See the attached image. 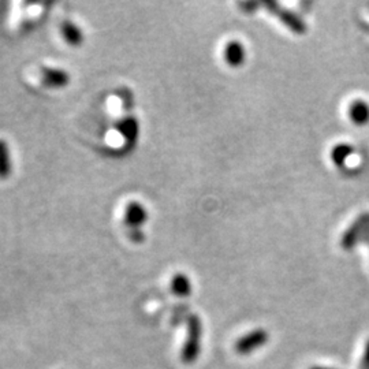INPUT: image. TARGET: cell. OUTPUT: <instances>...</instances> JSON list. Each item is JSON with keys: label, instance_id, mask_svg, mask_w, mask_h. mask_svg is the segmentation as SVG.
I'll list each match as a JSON object with an SVG mask.
<instances>
[{"label": "cell", "instance_id": "cell-1", "mask_svg": "<svg viewBox=\"0 0 369 369\" xmlns=\"http://www.w3.org/2000/svg\"><path fill=\"white\" fill-rule=\"evenodd\" d=\"M264 6L267 7V10L274 14L277 18H279L282 21V24L284 27H287L290 31H294L296 34H304L307 31V27L305 24L303 22L301 18H298L294 13L283 8L282 6H279L275 1H268V3H264Z\"/></svg>", "mask_w": 369, "mask_h": 369}, {"label": "cell", "instance_id": "cell-2", "mask_svg": "<svg viewBox=\"0 0 369 369\" xmlns=\"http://www.w3.org/2000/svg\"><path fill=\"white\" fill-rule=\"evenodd\" d=\"M267 340L268 334L264 330H254L247 335H244L243 338L238 339V342L236 343V350L240 354H250L264 346Z\"/></svg>", "mask_w": 369, "mask_h": 369}, {"label": "cell", "instance_id": "cell-3", "mask_svg": "<svg viewBox=\"0 0 369 369\" xmlns=\"http://www.w3.org/2000/svg\"><path fill=\"white\" fill-rule=\"evenodd\" d=\"M369 224V215L360 216L347 230L346 233L342 236V240H340V245L343 249H352L353 246L356 245L357 240L360 238V236L363 234V231L368 227Z\"/></svg>", "mask_w": 369, "mask_h": 369}, {"label": "cell", "instance_id": "cell-4", "mask_svg": "<svg viewBox=\"0 0 369 369\" xmlns=\"http://www.w3.org/2000/svg\"><path fill=\"white\" fill-rule=\"evenodd\" d=\"M41 78L45 85L52 88H63L70 82V75L67 71L50 66L41 67Z\"/></svg>", "mask_w": 369, "mask_h": 369}, {"label": "cell", "instance_id": "cell-5", "mask_svg": "<svg viewBox=\"0 0 369 369\" xmlns=\"http://www.w3.org/2000/svg\"><path fill=\"white\" fill-rule=\"evenodd\" d=\"M224 59L226 62L233 66L238 67L245 62V48L240 41H230L226 48H224Z\"/></svg>", "mask_w": 369, "mask_h": 369}, {"label": "cell", "instance_id": "cell-6", "mask_svg": "<svg viewBox=\"0 0 369 369\" xmlns=\"http://www.w3.org/2000/svg\"><path fill=\"white\" fill-rule=\"evenodd\" d=\"M349 117L357 126L369 123V104L364 100H356L349 107Z\"/></svg>", "mask_w": 369, "mask_h": 369}, {"label": "cell", "instance_id": "cell-7", "mask_svg": "<svg viewBox=\"0 0 369 369\" xmlns=\"http://www.w3.org/2000/svg\"><path fill=\"white\" fill-rule=\"evenodd\" d=\"M62 34L64 40L68 43V45H73V47H78L84 41V34L81 29L68 20L63 21L62 24Z\"/></svg>", "mask_w": 369, "mask_h": 369}, {"label": "cell", "instance_id": "cell-8", "mask_svg": "<svg viewBox=\"0 0 369 369\" xmlns=\"http://www.w3.org/2000/svg\"><path fill=\"white\" fill-rule=\"evenodd\" d=\"M11 171H13V164H11L10 147L6 140L0 138V181L8 180Z\"/></svg>", "mask_w": 369, "mask_h": 369}, {"label": "cell", "instance_id": "cell-9", "mask_svg": "<svg viewBox=\"0 0 369 369\" xmlns=\"http://www.w3.org/2000/svg\"><path fill=\"white\" fill-rule=\"evenodd\" d=\"M126 222L133 226V227H138L140 224H143L147 219V211L145 208L140 204V203H130L126 208Z\"/></svg>", "mask_w": 369, "mask_h": 369}, {"label": "cell", "instance_id": "cell-10", "mask_svg": "<svg viewBox=\"0 0 369 369\" xmlns=\"http://www.w3.org/2000/svg\"><path fill=\"white\" fill-rule=\"evenodd\" d=\"M118 130L122 133L126 140L134 141L138 136V123L134 118H124L118 123Z\"/></svg>", "mask_w": 369, "mask_h": 369}, {"label": "cell", "instance_id": "cell-11", "mask_svg": "<svg viewBox=\"0 0 369 369\" xmlns=\"http://www.w3.org/2000/svg\"><path fill=\"white\" fill-rule=\"evenodd\" d=\"M352 154L353 148L349 144H338L331 150V160L335 166L342 167Z\"/></svg>", "mask_w": 369, "mask_h": 369}, {"label": "cell", "instance_id": "cell-12", "mask_svg": "<svg viewBox=\"0 0 369 369\" xmlns=\"http://www.w3.org/2000/svg\"><path fill=\"white\" fill-rule=\"evenodd\" d=\"M173 290L175 294L184 297L190 293L191 290V284H190V280L187 277L182 275V274H178L177 277H174L173 279Z\"/></svg>", "mask_w": 369, "mask_h": 369}, {"label": "cell", "instance_id": "cell-13", "mask_svg": "<svg viewBox=\"0 0 369 369\" xmlns=\"http://www.w3.org/2000/svg\"><path fill=\"white\" fill-rule=\"evenodd\" d=\"M360 369H369V340L366 343V347H364V353H363V357L360 361Z\"/></svg>", "mask_w": 369, "mask_h": 369}, {"label": "cell", "instance_id": "cell-14", "mask_svg": "<svg viewBox=\"0 0 369 369\" xmlns=\"http://www.w3.org/2000/svg\"><path fill=\"white\" fill-rule=\"evenodd\" d=\"M310 369H335V368H330V367H313V368Z\"/></svg>", "mask_w": 369, "mask_h": 369}]
</instances>
